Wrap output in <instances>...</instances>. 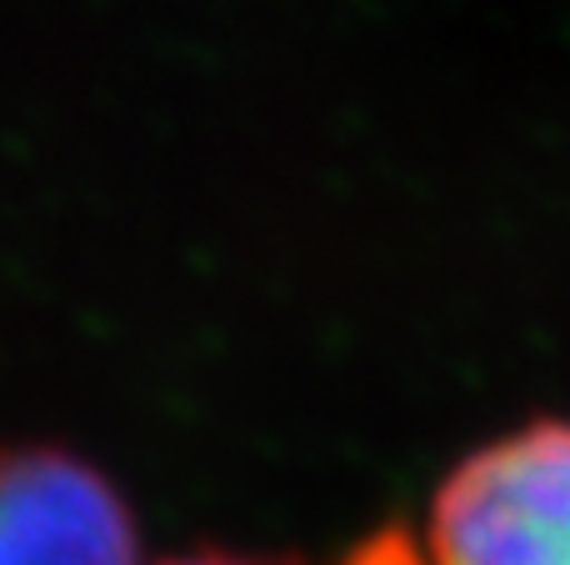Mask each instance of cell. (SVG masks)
<instances>
[{
	"label": "cell",
	"mask_w": 570,
	"mask_h": 565,
	"mask_svg": "<svg viewBox=\"0 0 570 565\" xmlns=\"http://www.w3.org/2000/svg\"><path fill=\"white\" fill-rule=\"evenodd\" d=\"M431 565H570V416L481 440L435 486Z\"/></svg>",
	"instance_id": "6da1fadb"
},
{
	"label": "cell",
	"mask_w": 570,
	"mask_h": 565,
	"mask_svg": "<svg viewBox=\"0 0 570 565\" xmlns=\"http://www.w3.org/2000/svg\"><path fill=\"white\" fill-rule=\"evenodd\" d=\"M0 565H146L120 486L50 440H0Z\"/></svg>",
	"instance_id": "7a4b0ae2"
},
{
	"label": "cell",
	"mask_w": 570,
	"mask_h": 565,
	"mask_svg": "<svg viewBox=\"0 0 570 565\" xmlns=\"http://www.w3.org/2000/svg\"><path fill=\"white\" fill-rule=\"evenodd\" d=\"M345 565H431V556H415L411 541L385 536V541H365Z\"/></svg>",
	"instance_id": "3957f363"
},
{
	"label": "cell",
	"mask_w": 570,
	"mask_h": 565,
	"mask_svg": "<svg viewBox=\"0 0 570 565\" xmlns=\"http://www.w3.org/2000/svg\"><path fill=\"white\" fill-rule=\"evenodd\" d=\"M170 565H271V561H246V556H220V551H206V556H180Z\"/></svg>",
	"instance_id": "277c9868"
}]
</instances>
